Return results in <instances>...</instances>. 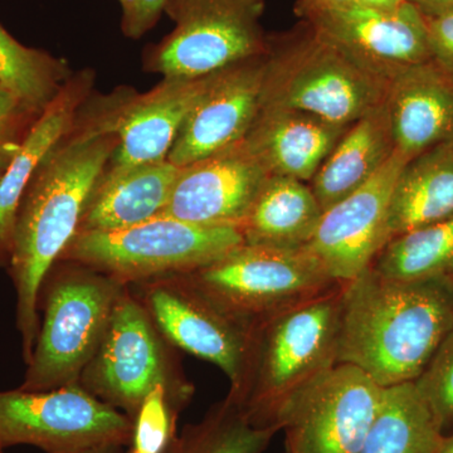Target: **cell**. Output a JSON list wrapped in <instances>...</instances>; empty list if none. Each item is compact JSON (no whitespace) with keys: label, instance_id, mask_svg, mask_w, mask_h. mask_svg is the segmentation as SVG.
<instances>
[{"label":"cell","instance_id":"obj_22","mask_svg":"<svg viewBox=\"0 0 453 453\" xmlns=\"http://www.w3.org/2000/svg\"><path fill=\"white\" fill-rule=\"evenodd\" d=\"M386 101L357 119L334 146L310 181L323 211L380 172L395 153Z\"/></svg>","mask_w":453,"mask_h":453},{"label":"cell","instance_id":"obj_4","mask_svg":"<svg viewBox=\"0 0 453 453\" xmlns=\"http://www.w3.org/2000/svg\"><path fill=\"white\" fill-rule=\"evenodd\" d=\"M389 83L303 20L268 38L261 107H285L349 125L386 101Z\"/></svg>","mask_w":453,"mask_h":453},{"label":"cell","instance_id":"obj_37","mask_svg":"<svg viewBox=\"0 0 453 453\" xmlns=\"http://www.w3.org/2000/svg\"><path fill=\"white\" fill-rule=\"evenodd\" d=\"M407 0H351V4L372 9H395Z\"/></svg>","mask_w":453,"mask_h":453},{"label":"cell","instance_id":"obj_8","mask_svg":"<svg viewBox=\"0 0 453 453\" xmlns=\"http://www.w3.org/2000/svg\"><path fill=\"white\" fill-rule=\"evenodd\" d=\"M165 342L144 305L127 286L79 383L133 421L145 396L157 386L165 387L184 407L193 395L192 386L169 359Z\"/></svg>","mask_w":453,"mask_h":453},{"label":"cell","instance_id":"obj_43","mask_svg":"<svg viewBox=\"0 0 453 453\" xmlns=\"http://www.w3.org/2000/svg\"><path fill=\"white\" fill-rule=\"evenodd\" d=\"M0 453H2V451H0Z\"/></svg>","mask_w":453,"mask_h":453},{"label":"cell","instance_id":"obj_7","mask_svg":"<svg viewBox=\"0 0 453 453\" xmlns=\"http://www.w3.org/2000/svg\"><path fill=\"white\" fill-rule=\"evenodd\" d=\"M181 275L250 330L342 285L306 249L246 242L207 266Z\"/></svg>","mask_w":453,"mask_h":453},{"label":"cell","instance_id":"obj_12","mask_svg":"<svg viewBox=\"0 0 453 453\" xmlns=\"http://www.w3.org/2000/svg\"><path fill=\"white\" fill-rule=\"evenodd\" d=\"M133 285L135 292L130 291L172 347L219 366L231 388L240 383L251 330L226 315L183 275Z\"/></svg>","mask_w":453,"mask_h":453},{"label":"cell","instance_id":"obj_21","mask_svg":"<svg viewBox=\"0 0 453 453\" xmlns=\"http://www.w3.org/2000/svg\"><path fill=\"white\" fill-rule=\"evenodd\" d=\"M180 172L174 164H144L104 172L89 196L79 232H111L159 216Z\"/></svg>","mask_w":453,"mask_h":453},{"label":"cell","instance_id":"obj_23","mask_svg":"<svg viewBox=\"0 0 453 453\" xmlns=\"http://www.w3.org/2000/svg\"><path fill=\"white\" fill-rule=\"evenodd\" d=\"M309 183L268 175L240 225L244 242L273 249H305L323 217Z\"/></svg>","mask_w":453,"mask_h":453},{"label":"cell","instance_id":"obj_24","mask_svg":"<svg viewBox=\"0 0 453 453\" xmlns=\"http://www.w3.org/2000/svg\"><path fill=\"white\" fill-rule=\"evenodd\" d=\"M453 217V142L417 155L403 166L390 196L388 242Z\"/></svg>","mask_w":453,"mask_h":453},{"label":"cell","instance_id":"obj_16","mask_svg":"<svg viewBox=\"0 0 453 453\" xmlns=\"http://www.w3.org/2000/svg\"><path fill=\"white\" fill-rule=\"evenodd\" d=\"M208 77L163 79L144 94L121 88L101 98L106 120L119 138L118 149L105 170L121 172L165 162Z\"/></svg>","mask_w":453,"mask_h":453},{"label":"cell","instance_id":"obj_15","mask_svg":"<svg viewBox=\"0 0 453 453\" xmlns=\"http://www.w3.org/2000/svg\"><path fill=\"white\" fill-rule=\"evenodd\" d=\"M303 20L388 83L408 68L431 62L427 20L408 2L395 9L350 4Z\"/></svg>","mask_w":453,"mask_h":453},{"label":"cell","instance_id":"obj_14","mask_svg":"<svg viewBox=\"0 0 453 453\" xmlns=\"http://www.w3.org/2000/svg\"><path fill=\"white\" fill-rule=\"evenodd\" d=\"M266 53L210 74L170 149L169 163L183 168L243 140L261 110Z\"/></svg>","mask_w":453,"mask_h":453},{"label":"cell","instance_id":"obj_30","mask_svg":"<svg viewBox=\"0 0 453 453\" xmlns=\"http://www.w3.org/2000/svg\"><path fill=\"white\" fill-rule=\"evenodd\" d=\"M442 431L453 434V329L441 342L431 362L413 381Z\"/></svg>","mask_w":453,"mask_h":453},{"label":"cell","instance_id":"obj_31","mask_svg":"<svg viewBox=\"0 0 453 453\" xmlns=\"http://www.w3.org/2000/svg\"><path fill=\"white\" fill-rule=\"evenodd\" d=\"M38 116L0 82V145L22 142Z\"/></svg>","mask_w":453,"mask_h":453},{"label":"cell","instance_id":"obj_5","mask_svg":"<svg viewBox=\"0 0 453 453\" xmlns=\"http://www.w3.org/2000/svg\"><path fill=\"white\" fill-rule=\"evenodd\" d=\"M62 262L42 286L43 321L19 389L43 392L79 383L96 354L127 285L94 268Z\"/></svg>","mask_w":453,"mask_h":453},{"label":"cell","instance_id":"obj_13","mask_svg":"<svg viewBox=\"0 0 453 453\" xmlns=\"http://www.w3.org/2000/svg\"><path fill=\"white\" fill-rule=\"evenodd\" d=\"M407 162L395 150L374 177L324 211L305 249L336 281L347 283L365 273L388 243L390 196Z\"/></svg>","mask_w":453,"mask_h":453},{"label":"cell","instance_id":"obj_32","mask_svg":"<svg viewBox=\"0 0 453 453\" xmlns=\"http://www.w3.org/2000/svg\"><path fill=\"white\" fill-rule=\"evenodd\" d=\"M168 0H124L121 28L131 40H139L150 31L163 13Z\"/></svg>","mask_w":453,"mask_h":453},{"label":"cell","instance_id":"obj_27","mask_svg":"<svg viewBox=\"0 0 453 453\" xmlns=\"http://www.w3.org/2000/svg\"><path fill=\"white\" fill-rule=\"evenodd\" d=\"M277 432L253 425L242 408L226 396L202 421L186 426L165 453H264Z\"/></svg>","mask_w":453,"mask_h":453},{"label":"cell","instance_id":"obj_9","mask_svg":"<svg viewBox=\"0 0 453 453\" xmlns=\"http://www.w3.org/2000/svg\"><path fill=\"white\" fill-rule=\"evenodd\" d=\"M265 0H168L174 31L145 57V68L163 79H199L234 62L264 55Z\"/></svg>","mask_w":453,"mask_h":453},{"label":"cell","instance_id":"obj_17","mask_svg":"<svg viewBox=\"0 0 453 453\" xmlns=\"http://www.w3.org/2000/svg\"><path fill=\"white\" fill-rule=\"evenodd\" d=\"M268 173L242 140L183 166L157 217L203 226H238L249 213Z\"/></svg>","mask_w":453,"mask_h":453},{"label":"cell","instance_id":"obj_35","mask_svg":"<svg viewBox=\"0 0 453 453\" xmlns=\"http://www.w3.org/2000/svg\"><path fill=\"white\" fill-rule=\"evenodd\" d=\"M426 18L443 16L453 12V0H407Z\"/></svg>","mask_w":453,"mask_h":453},{"label":"cell","instance_id":"obj_18","mask_svg":"<svg viewBox=\"0 0 453 453\" xmlns=\"http://www.w3.org/2000/svg\"><path fill=\"white\" fill-rule=\"evenodd\" d=\"M349 127L300 110L261 107L242 142L268 175L310 183Z\"/></svg>","mask_w":453,"mask_h":453},{"label":"cell","instance_id":"obj_38","mask_svg":"<svg viewBox=\"0 0 453 453\" xmlns=\"http://www.w3.org/2000/svg\"><path fill=\"white\" fill-rule=\"evenodd\" d=\"M119 449H118V447H104V449H89L68 453H119Z\"/></svg>","mask_w":453,"mask_h":453},{"label":"cell","instance_id":"obj_39","mask_svg":"<svg viewBox=\"0 0 453 453\" xmlns=\"http://www.w3.org/2000/svg\"><path fill=\"white\" fill-rule=\"evenodd\" d=\"M440 453H453V434L445 438V442H443Z\"/></svg>","mask_w":453,"mask_h":453},{"label":"cell","instance_id":"obj_6","mask_svg":"<svg viewBox=\"0 0 453 453\" xmlns=\"http://www.w3.org/2000/svg\"><path fill=\"white\" fill-rule=\"evenodd\" d=\"M244 243L238 226H203L155 217L111 232H80L58 261L74 262L133 285L192 273Z\"/></svg>","mask_w":453,"mask_h":453},{"label":"cell","instance_id":"obj_29","mask_svg":"<svg viewBox=\"0 0 453 453\" xmlns=\"http://www.w3.org/2000/svg\"><path fill=\"white\" fill-rule=\"evenodd\" d=\"M181 405L164 386H157L140 405L134 418L131 449L144 453H165L177 436L175 425Z\"/></svg>","mask_w":453,"mask_h":453},{"label":"cell","instance_id":"obj_36","mask_svg":"<svg viewBox=\"0 0 453 453\" xmlns=\"http://www.w3.org/2000/svg\"><path fill=\"white\" fill-rule=\"evenodd\" d=\"M20 142H11V144L0 145V181L4 177L5 172L11 165L12 160L16 157Z\"/></svg>","mask_w":453,"mask_h":453},{"label":"cell","instance_id":"obj_28","mask_svg":"<svg viewBox=\"0 0 453 453\" xmlns=\"http://www.w3.org/2000/svg\"><path fill=\"white\" fill-rule=\"evenodd\" d=\"M73 76L67 62L23 46L0 25V82L41 115Z\"/></svg>","mask_w":453,"mask_h":453},{"label":"cell","instance_id":"obj_19","mask_svg":"<svg viewBox=\"0 0 453 453\" xmlns=\"http://www.w3.org/2000/svg\"><path fill=\"white\" fill-rule=\"evenodd\" d=\"M386 105L395 150L408 162L453 142V79L434 62L398 74L389 83Z\"/></svg>","mask_w":453,"mask_h":453},{"label":"cell","instance_id":"obj_2","mask_svg":"<svg viewBox=\"0 0 453 453\" xmlns=\"http://www.w3.org/2000/svg\"><path fill=\"white\" fill-rule=\"evenodd\" d=\"M452 329V281H395L369 267L344 286L338 363L383 388L411 383Z\"/></svg>","mask_w":453,"mask_h":453},{"label":"cell","instance_id":"obj_3","mask_svg":"<svg viewBox=\"0 0 453 453\" xmlns=\"http://www.w3.org/2000/svg\"><path fill=\"white\" fill-rule=\"evenodd\" d=\"M344 286L252 327L242 377L226 396L253 425L280 431L276 422L283 405L338 365Z\"/></svg>","mask_w":453,"mask_h":453},{"label":"cell","instance_id":"obj_11","mask_svg":"<svg viewBox=\"0 0 453 453\" xmlns=\"http://www.w3.org/2000/svg\"><path fill=\"white\" fill-rule=\"evenodd\" d=\"M383 387L357 366L338 363L301 388L277 417L286 453H359Z\"/></svg>","mask_w":453,"mask_h":453},{"label":"cell","instance_id":"obj_34","mask_svg":"<svg viewBox=\"0 0 453 453\" xmlns=\"http://www.w3.org/2000/svg\"><path fill=\"white\" fill-rule=\"evenodd\" d=\"M351 4V0H299L296 5V13L301 18L319 12L332 11V9L344 8Z\"/></svg>","mask_w":453,"mask_h":453},{"label":"cell","instance_id":"obj_20","mask_svg":"<svg viewBox=\"0 0 453 453\" xmlns=\"http://www.w3.org/2000/svg\"><path fill=\"white\" fill-rule=\"evenodd\" d=\"M94 73L73 74L38 116L0 181V268L8 267L18 207L42 159L73 129L94 86Z\"/></svg>","mask_w":453,"mask_h":453},{"label":"cell","instance_id":"obj_25","mask_svg":"<svg viewBox=\"0 0 453 453\" xmlns=\"http://www.w3.org/2000/svg\"><path fill=\"white\" fill-rule=\"evenodd\" d=\"M445 438L411 381L383 389L377 416L359 453H440Z\"/></svg>","mask_w":453,"mask_h":453},{"label":"cell","instance_id":"obj_26","mask_svg":"<svg viewBox=\"0 0 453 453\" xmlns=\"http://www.w3.org/2000/svg\"><path fill=\"white\" fill-rule=\"evenodd\" d=\"M371 267L395 281L453 282V217L393 238Z\"/></svg>","mask_w":453,"mask_h":453},{"label":"cell","instance_id":"obj_42","mask_svg":"<svg viewBox=\"0 0 453 453\" xmlns=\"http://www.w3.org/2000/svg\"><path fill=\"white\" fill-rule=\"evenodd\" d=\"M0 451H2V449H0Z\"/></svg>","mask_w":453,"mask_h":453},{"label":"cell","instance_id":"obj_33","mask_svg":"<svg viewBox=\"0 0 453 453\" xmlns=\"http://www.w3.org/2000/svg\"><path fill=\"white\" fill-rule=\"evenodd\" d=\"M427 20L431 61L453 79V12Z\"/></svg>","mask_w":453,"mask_h":453},{"label":"cell","instance_id":"obj_10","mask_svg":"<svg viewBox=\"0 0 453 453\" xmlns=\"http://www.w3.org/2000/svg\"><path fill=\"white\" fill-rule=\"evenodd\" d=\"M134 421L81 384L0 392V449L28 445L68 453L131 445Z\"/></svg>","mask_w":453,"mask_h":453},{"label":"cell","instance_id":"obj_1","mask_svg":"<svg viewBox=\"0 0 453 453\" xmlns=\"http://www.w3.org/2000/svg\"><path fill=\"white\" fill-rule=\"evenodd\" d=\"M118 145L100 101L89 103L88 97L73 129L42 159L26 188L8 268L16 288L17 327L27 365L40 332L42 286L79 232L89 196Z\"/></svg>","mask_w":453,"mask_h":453},{"label":"cell","instance_id":"obj_40","mask_svg":"<svg viewBox=\"0 0 453 453\" xmlns=\"http://www.w3.org/2000/svg\"><path fill=\"white\" fill-rule=\"evenodd\" d=\"M129 453H144V452L138 451V449H131Z\"/></svg>","mask_w":453,"mask_h":453},{"label":"cell","instance_id":"obj_41","mask_svg":"<svg viewBox=\"0 0 453 453\" xmlns=\"http://www.w3.org/2000/svg\"><path fill=\"white\" fill-rule=\"evenodd\" d=\"M119 2L122 3V2H124V0H119Z\"/></svg>","mask_w":453,"mask_h":453}]
</instances>
